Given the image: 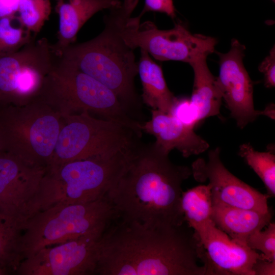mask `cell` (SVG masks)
Returning <instances> with one entry per match:
<instances>
[{"label":"cell","mask_w":275,"mask_h":275,"mask_svg":"<svg viewBox=\"0 0 275 275\" xmlns=\"http://www.w3.org/2000/svg\"><path fill=\"white\" fill-rule=\"evenodd\" d=\"M245 50L244 45L232 39L228 52L215 51L219 57V74L216 78L222 98L241 129L262 115V111L254 107L253 84L243 63Z\"/></svg>","instance_id":"5bb4252c"},{"label":"cell","mask_w":275,"mask_h":275,"mask_svg":"<svg viewBox=\"0 0 275 275\" xmlns=\"http://www.w3.org/2000/svg\"><path fill=\"white\" fill-rule=\"evenodd\" d=\"M142 16L131 17L128 22L126 39L135 49L140 48L157 60L176 61L189 64L215 52V38L192 34L182 23H175L169 30H160L154 23H141Z\"/></svg>","instance_id":"30bf717a"},{"label":"cell","mask_w":275,"mask_h":275,"mask_svg":"<svg viewBox=\"0 0 275 275\" xmlns=\"http://www.w3.org/2000/svg\"><path fill=\"white\" fill-rule=\"evenodd\" d=\"M220 154L218 147L210 150L207 159L199 158L190 168L191 175L196 181L201 183L208 181L212 202L263 213L268 212L269 196L262 194L232 174L223 164Z\"/></svg>","instance_id":"4fadbf2b"},{"label":"cell","mask_w":275,"mask_h":275,"mask_svg":"<svg viewBox=\"0 0 275 275\" xmlns=\"http://www.w3.org/2000/svg\"><path fill=\"white\" fill-rule=\"evenodd\" d=\"M207 58L201 57L189 64L194 80L189 107L195 124L219 115L223 100L216 77L210 71Z\"/></svg>","instance_id":"d6986e66"},{"label":"cell","mask_w":275,"mask_h":275,"mask_svg":"<svg viewBox=\"0 0 275 275\" xmlns=\"http://www.w3.org/2000/svg\"><path fill=\"white\" fill-rule=\"evenodd\" d=\"M62 123V116L38 98L21 105L0 103V151L47 168Z\"/></svg>","instance_id":"8992f818"},{"label":"cell","mask_w":275,"mask_h":275,"mask_svg":"<svg viewBox=\"0 0 275 275\" xmlns=\"http://www.w3.org/2000/svg\"><path fill=\"white\" fill-rule=\"evenodd\" d=\"M148 12L163 13L172 19L176 17V9L173 0H145L144 8L140 15L143 16Z\"/></svg>","instance_id":"83f0119b"},{"label":"cell","mask_w":275,"mask_h":275,"mask_svg":"<svg viewBox=\"0 0 275 275\" xmlns=\"http://www.w3.org/2000/svg\"><path fill=\"white\" fill-rule=\"evenodd\" d=\"M102 235L85 236L42 249L24 258L15 274H95Z\"/></svg>","instance_id":"8fae6325"},{"label":"cell","mask_w":275,"mask_h":275,"mask_svg":"<svg viewBox=\"0 0 275 275\" xmlns=\"http://www.w3.org/2000/svg\"><path fill=\"white\" fill-rule=\"evenodd\" d=\"M212 203L211 218L215 225L232 240L244 245L248 238L266 227L272 217L270 210L263 213L222 203Z\"/></svg>","instance_id":"ac0fdd59"},{"label":"cell","mask_w":275,"mask_h":275,"mask_svg":"<svg viewBox=\"0 0 275 275\" xmlns=\"http://www.w3.org/2000/svg\"><path fill=\"white\" fill-rule=\"evenodd\" d=\"M19 1L20 0H0V18L16 15Z\"/></svg>","instance_id":"f546056e"},{"label":"cell","mask_w":275,"mask_h":275,"mask_svg":"<svg viewBox=\"0 0 275 275\" xmlns=\"http://www.w3.org/2000/svg\"><path fill=\"white\" fill-rule=\"evenodd\" d=\"M23 228L0 214V273L16 274L23 260L22 252Z\"/></svg>","instance_id":"44dd1931"},{"label":"cell","mask_w":275,"mask_h":275,"mask_svg":"<svg viewBox=\"0 0 275 275\" xmlns=\"http://www.w3.org/2000/svg\"><path fill=\"white\" fill-rule=\"evenodd\" d=\"M212 198L209 184L182 191L181 207L185 222L193 229L211 221Z\"/></svg>","instance_id":"7402d4cb"},{"label":"cell","mask_w":275,"mask_h":275,"mask_svg":"<svg viewBox=\"0 0 275 275\" xmlns=\"http://www.w3.org/2000/svg\"><path fill=\"white\" fill-rule=\"evenodd\" d=\"M239 155L264 183L268 196L275 195V155L270 152L256 151L250 143L239 147Z\"/></svg>","instance_id":"603a6c76"},{"label":"cell","mask_w":275,"mask_h":275,"mask_svg":"<svg viewBox=\"0 0 275 275\" xmlns=\"http://www.w3.org/2000/svg\"><path fill=\"white\" fill-rule=\"evenodd\" d=\"M246 245L262 252L264 258L270 261H275V224L270 222L266 229L257 231L247 239Z\"/></svg>","instance_id":"484cf974"},{"label":"cell","mask_w":275,"mask_h":275,"mask_svg":"<svg viewBox=\"0 0 275 275\" xmlns=\"http://www.w3.org/2000/svg\"><path fill=\"white\" fill-rule=\"evenodd\" d=\"M0 275H1V273H0Z\"/></svg>","instance_id":"d6a6232c"},{"label":"cell","mask_w":275,"mask_h":275,"mask_svg":"<svg viewBox=\"0 0 275 275\" xmlns=\"http://www.w3.org/2000/svg\"><path fill=\"white\" fill-rule=\"evenodd\" d=\"M193 230L204 251L207 275H254L262 253L235 242L212 220Z\"/></svg>","instance_id":"9a60e30c"},{"label":"cell","mask_w":275,"mask_h":275,"mask_svg":"<svg viewBox=\"0 0 275 275\" xmlns=\"http://www.w3.org/2000/svg\"><path fill=\"white\" fill-rule=\"evenodd\" d=\"M191 168L172 162L154 143H141L107 196L116 218L150 227L180 226L183 182Z\"/></svg>","instance_id":"7a4b0ae2"},{"label":"cell","mask_w":275,"mask_h":275,"mask_svg":"<svg viewBox=\"0 0 275 275\" xmlns=\"http://www.w3.org/2000/svg\"><path fill=\"white\" fill-rule=\"evenodd\" d=\"M36 98L62 116L86 111L142 133L141 122L111 90L58 56Z\"/></svg>","instance_id":"5b68a950"},{"label":"cell","mask_w":275,"mask_h":275,"mask_svg":"<svg viewBox=\"0 0 275 275\" xmlns=\"http://www.w3.org/2000/svg\"><path fill=\"white\" fill-rule=\"evenodd\" d=\"M95 274L207 275L204 250L184 224L150 227L119 219L102 234Z\"/></svg>","instance_id":"6da1fadb"},{"label":"cell","mask_w":275,"mask_h":275,"mask_svg":"<svg viewBox=\"0 0 275 275\" xmlns=\"http://www.w3.org/2000/svg\"><path fill=\"white\" fill-rule=\"evenodd\" d=\"M252 269L254 275H274L275 261H270L262 257L256 261Z\"/></svg>","instance_id":"f1b7e54d"},{"label":"cell","mask_w":275,"mask_h":275,"mask_svg":"<svg viewBox=\"0 0 275 275\" xmlns=\"http://www.w3.org/2000/svg\"><path fill=\"white\" fill-rule=\"evenodd\" d=\"M136 147L46 168L29 217L57 205L84 203L106 197Z\"/></svg>","instance_id":"277c9868"},{"label":"cell","mask_w":275,"mask_h":275,"mask_svg":"<svg viewBox=\"0 0 275 275\" xmlns=\"http://www.w3.org/2000/svg\"><path fill=\"white\" fill-rule=\"evenodd\" d=\"M57 58L47 39L36 37L18 51L0 57V103L21 105L33 100Z\"/></svg>","instance_id":"9c48e42d"},{"label":"cell","mask_w":275,"mask_h":275,"mask_svg":"<svg viewBox=\"0 0 275 275\" xmlns=\"http://www.w3.org/2000/svg\"><path fill=\"white\" fill-rule=\"evenodd\" d=\"M151 115L150 120L141 124V129L154 136L155 145L167 153L175 149L188 157L209 149L208 143L194 131V126L159 110L152 109Z\"/></svg>","instance_id":"2e32d148"},{"label":"cell","mask_w":275,"mask_h":275,"mask_svg":"<svg viewBox=\"0 0 275 275\" xmlns=\"http://www.w3.org/2000/svg\"><path fill=\"white\" fill-rule=\"evenodd\" d=\"M51 12L50 0H20L16 14L22 25L36 35L49 19Z\"/></svg>","instance_id":"d4e9b609"},{"label":"cell","mask_w":275,"mask_h":275,"mask_svg":"<svg viewBox=\"0 0 275 275\" xmlns=\"http://www.w3.org/2000/svg\"><path fill=\"white\" fill-rule=\"evenodd\" d=\"M46 170L0 151V214L23 228Z\"/></svg>","instance_id":"7c38bea8"},{"label":"cell","mask_w":275,"mask_h":275,"mask_svg":"<svg viewBox=\"0 0 275 275\" xmlns=\"http://www.w3.org/2000/svg\"><path fill=\"white\" fill-rule=\"evenodd\" d=\"M20 23L17 15L0 18V57L20 50L36 36Z\"/></svg>","instance_id":"cb8c5ba5"},{"label":"cell","mask_w":275,"mask_h":275,"mask_svg":"<svg viewBox=\"0 0 275 275\" xmlns=\"http://www.w3.org/2000/svg\"><path fill=\"white\" fill-rule=\"evenodd\" d=\"M141 49L138 64L143 102L152 109L171 114L178 98L169 90L162 68L145 50Z\"/></svg>","instance_id":"ffe728a7"},{"label":"cell","mask_w":275,"mask_h":275,"mask_svg":"<svg viewBox=\"0 0 275 275\" xmlns=\"http://www.w3.org/2000/svg\"><path fill=\"white\" fill-rule=\"evenodd\" d=\"M274 104H270L264 110L262 111V115H265L272 119H274Z\"/></svg>","instance_id":"4dcf8cb0"},{"label":"cell","mask_w":275,"mask_h":275,"mask_svg":"<svg viewBox=\"0 0 275 275\" xmlns=\"http://www.w3.org/2000/svg\"><path fill=\"white\" fill-rule=\"evenodd\" d=\"M55 1V11L59 16V28L57 41L52 44V48L57 55L75 43L78 32L94 15L121 3L120 0Z\"/></svg>","instance_id":"e0dca14e"},{"label":"cell","mask_w":275,"mask_h":275,"mask_svg":"<svg viewBox=\"0 0 275 275\" xmlns=\"http://www.w3.org/2000/svg\"><path fill=\"white\" fill-rule=\"evenodd\" d=\"M258 69L264 75V86L267 88L275 86V47L270 50L269 54L258 66Z\"/></svg>","instance_id":"4316f807"},{"label":"cell","mask_w":275,"mask_h":275,"mask_svg":"<svg viewBox=\"0 0 275 275\" xmlns=\"http://www.w3.org/2000/svg\"><path fill=\"white\" fill-rule=\"evenodd\" d=\"M273 2H274L275 0H272Z\"/></svg>","instance_id":"1f68e13d"},{"label":"cell","mask_w":275,"mask_h":275,"mask_svg":"<svg viewBox=\"0 0 275 275\" xmlns=\"http://www.w3.org/2000/svg\"><path fill=\"white\" fill-rule=\"evenodd\" d=\"M139 0H123L103 17L104 28L94 38L74 43L58 56L111 90L135 118L141 109L134 79L138 73L134 49L127 43V24Z\"/></svg>","instance_id":"3957f363"},{"label":"cell","mask_w":275,"mask_h":275,"mask_svg":"<svg viewBox=\"0 0 275 275\" xmlns=\"http://www.w3.org/2000/svg\"><path fill=\"white\" fill-rule=\"evenodd\" d=\"M116 218L107 196L87 203L57 205L36 212L23 226V259L46 247L85 236L102 235Z\"/></svg>","instance_id":"52a82bcc"},{"label":"cell","mask_w":275,"mask_h":275,"mask_svg":"<svg viewBox=\"0 0 275 275\" xmlns=\"http://www.w3.org/2000/svg\"><path fill=\"white\" fill-rule=\"evenodd\" d=\"M63 123L49 166L135 148L142 133L115 121L93 117L88 111L63 116Z\"/></svg>","instance_id":"ba28073f"}]
</instances>
